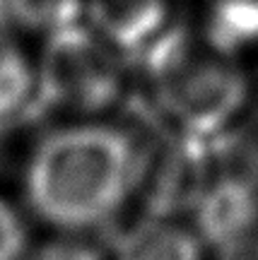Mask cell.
<instances>
[{
	"label": "cell",
	"instance_id": "cell-1",
	"mask_svg": "<svg viewBox=\"0 0 258 260\" xmlns=\"http://www.w3.org/2000/svg\"><path fill=\"white\" fill-rule=\"evenodd\" d=\"M152 157L111 118H68L29 149L22 169L24 205L55 234L109 226L145 193Z\"/></svg>",
	"mask_w": 258,
	"mask_h": 260
},
{
	"label": "cell",
	"instance_id": "cell-2",
	"mask_svg": "<svg viewBox=\"0 0 258 260\" xmlns=\"http://www.w3.org/2000/svg\"><path fill=\"white\" fill-rule=\"evenodd\" d=\"M39 106L68 118H106L128 89V60L87 22L41 39Z\"/></svg>",
	"mask_w": 258,
	"mask_h": 260
},
{
	"label": "cell",
	"instance_id": "cell-3",
	"mask_svg": "<svg viewBox=\"0 0 258 260\" xmlns=\"http://www.w3.org/2000/svg\"><path fill=\"white\" fill-rule=\"evenodd\" d=\"M188 222L212 253L253 241L258 239V186L239 174L215 176L198 190Z\"/></svg>",
	"mask_w": 258,
	"mask_h": 260
},
{
	"label": "cell",
	"instance_id": "cell-4",
	"mask_svg": "<svg viewBox=\"0 0 258 260\" xmlns=\"http://www.w3.org/2000/svg\"><path fill=\"white\" fill-rule=\"evenodd\" d=\"M84 22L130 65L176 17L169 0H87Z\"/></svg>",
	"mask_w": 258,
	"mask_h": 260
},
{
	"label": "cell",
	"instance_id": "cell-5",
	"mask_svg": "<svg viewBox=\"0 0 258 260\" xmlns=\"http://www.w3.org/2000/svg\"><path fill=\"white\" fill-rule=\"evenodd\" d=\"M111 260H215V253L188 219L152 214L121 236Z\"/></svg>",
	"mask_w": 258,
	"mask_h": 260
},
{
	"label": "cell",
	"instance_id": "cell-6",
	"mask_svg": "<svg viewBox=\"0 0 258 260\" xmlns=\"http://www.w3.org/2000/svg\"><path fill=\"white\" fill-rule=\"evenodd\" d=\"M39 106L37 56L0 31V128Z\"/></svg>",
	"mask_w": 258,
	"mask_h": 260
},
{
	"label": "cell",
	"instance_id": "cell-7",
	"mask_svg": "<svg viewBox=\"0 0 258 260\" xmlns=\"http://www.w3.org/2000/svg\"><path fill=\"white\" fill-rule=\"evenodd\" d=\"M205 37L220 53L258 44V0H212L205 15Z\"/></svg>",
	"mask_w": 258,
	"mask_h": 260
},
{
	"label": "cell",
	"instance_id": "cell-8",
	"mask_svg": "<svg viewBox=\"0 0 258 260\" xmlns=\"http://www.w3.org/2000/svg\"><path fill=\"white\" fill-rule=\"evenodd\" d=\"M87 17V0H8V19L27 34L48 37Z\"/></svg>",
	"mask_w": 258,
	"mask_h": 260
},
{
	"label": "cell",
	"instance_id": "cell-9",
	"mask_svg": "<svg viewBox=\"0 0 258 260\" xmlns=\"http://www.w3.org/2000/svg\"><path fill=\"white\" fill-rule=\"evenodd\" d=\"M24 260H111V251L94 243L87 234H55L48 241L32 243Z\"/></svg>",
	"mask_w": 258,
	"mask_h": 260
},
{
	"label": "cell",
	"instance_id": "cell-10",
	"mask_svg": "<svg viewBox=\"0 0 258 260\" xmlns=\"http://www.w3.org/2000/svg\"><path fill=\"white\" fill-rule=\"evenodd\" d=\"M32 248L27 214L0 195V260H24Z\"/></svg>",
	"mask_w": 258,
	"mask_h": 260
},
{
	"label": "cell",
	"instance_id": "cell-11",
	"mask_svg": "<svg viewBox=\"0 0 258 260\" xmlns=\"http://www.w3.org/2000/svg\"><path fill=\"white\" fill-rule=\"evenodd\" d=\"M215 260H258V239L234 246L230 251L215 253Z\"/></svg>",
	"mask_w": 258,
	"mask_h": 260
},
{
	"label": "cell",
	"instance_id": "cell-12",
	"mask_svg": "<svg viewBox=\"0 0 258 260\" xmlns=\"http://www.w3.org/2000/svg\"><path fill=\"white\" fill-rule=\"evenodd\" d=\"M10 27L8 19V0H0V31H5Z\"/></svg>",
	"mask_w": 258,
	"mask_h": 260
}]
</instances>
